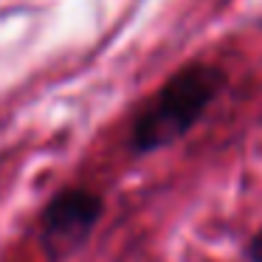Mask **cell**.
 Returning a JSON list of instances; mask_svg holds the SVG:
<instances>
[{"instance_id":"cell-3","label":"cell","mask_w":262,"mask_h":262,"mask_svg":"<svg viewBox=\"0 0 262 262\" xmlns=\"http://www.w3.org/2000/svg\"><path fill=\"white\" fill-rule=\"evenodd\" d=\"M245 254H248V259L251 262H262V228L251 237V243H248V248H245Z\"/></svg>"},{"instance_id":"cell-2","label":"cell","mask_w":262,"mask_h":262,"mask_svg":"<svg viewBox=\"0 0 262 262\" xmlns=\"http://www.w3.org/2000/svg\"><path fill=\"white\" fill-rule=\"evenodd\" d=\"M102 214H104V200L93 189L68 186L62 192H57L46 203L40 217L42 237H46L51 254L59 256L62 251L82 245L91 237L93 228L99 226Z\"/></svg>"},{"instance_id":"cell-1","label":"cell","mask_w":262,"mask_h":262,"mask_svg":"<svg viewBox=\"0 0 262 262\" xmlns=\"http://www.w3.org/2000/svg\"><path fill=\"white\" fill-rule=\"evenodd\" d=\"M223 88L226 74L217 65L194 62L181 68L133 121L130 149L136 155H147L181 141L223 93Z\"/></svg>"}]
</instances>
